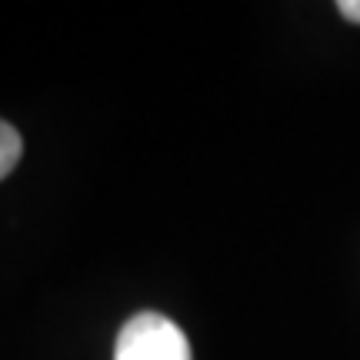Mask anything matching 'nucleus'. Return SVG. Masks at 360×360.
Returning <instances> with one entry per match:
<instances>
[{
    "instance_id": "obj_1",
    "label": "nucleus",
    "mask_w": 360,
    "mask_h": 360,
    "mask_svg": "<svg viewBox=\"0 0 360 360\" xmlns=\"http://www.w3.org/2000/svg\"><path fill=\"white\" fill-rule=\"evenodd\" d=\"M114 360H193V357L187 334L180 330L177 323L164 317V314L143 310V314H137V317H130L124 323V330L117 337Z\"/></svg>"
},
{
    "instance_id": "obj_2",
    "label": "nucleus",
    "mask_w": 360,
    "mask_h": 360,
    "mask_svg": "<svg viewBox=\"0 0 360 360\" xmlns=\"http://www.w3.org/2000/svg\"><path fill=\"white\" fill-rule=\"evenodd\" d=\"M20 150H24V141H20V134L7 124V120H0V180L7 177L13 167H17V160H20Z\"/></svg>"
},
{
    "instance_id": "obj_3",
    "label": "nucleus",
    "mask_w": 360,
    "mask_h": 360,
    "mask_svg": "<svg viewBox=\"0 0 360 360\" xmlns=\"http://www.w3.org/2000/svg\"><path fill=\"white\" fill-rule=\"evenodd\" d=\"M337 11L344 13V20L360 24V0H340V4H337Z\"/></svg>"
}]
</instances>
